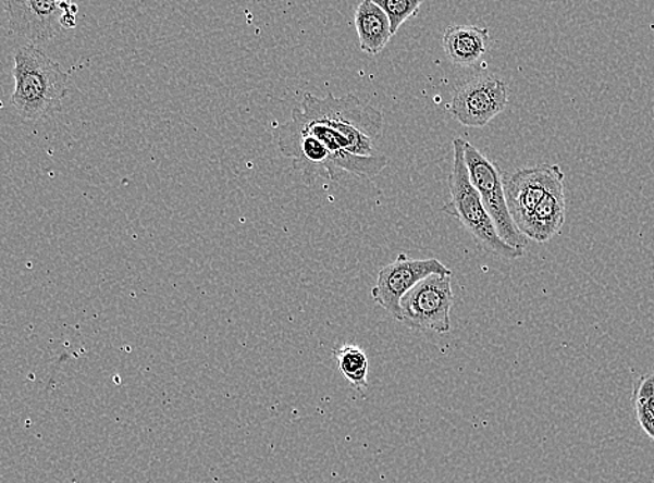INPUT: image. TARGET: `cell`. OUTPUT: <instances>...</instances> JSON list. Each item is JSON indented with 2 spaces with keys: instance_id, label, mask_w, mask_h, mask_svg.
Instances as JSON below:
<instances>
[{
  "instance_id": "14",
  "label": "cell",
  "mask_w": 654,
  "mask_h": 483,
  "mask_svg": "<svg viewBox=\"0 0 654 483\" xmlns=\"http://www.w3.org/2000/svg\"><path fill=\"white\" fill-rule=\"evenodd\" d=\"M374 3L386 13L393 37L408 18L417 16L422 7V0H374Z\"/></svg>"
},
{
  "instance_id": "11",
  "label": "cell",
  "mask_w": 654,
  "mask_h": 483,
  "mask_svg": "<svg viewBox=\"0 0 654 483\" xmlns=\"http://www.w3.org/2000/svg\"><path fill=\"white\" fill-rule=\"evenodd\" d=\"M489 28L466 24L451 26L443 34V49L448 61L457 66L469 67L477 64L491 49Z\"/></svg>"
},
{
  "instance_id": "6",
  "label": "cell",
  "mask_w": 654,
  "mask_h": 483,
  "mask_svg": "<svg viewBox=\"0 0 654 483\" xmlns=\"http://www.w3.org/2000/svg\"><path fill=\"white\" fill-rule=\"evenodd\" d=\"M433 275L452 276L453 273L436 258L411 259L406 253H402L396 261L379 271L377 285L372 288V298L379 307L399 322L402 320L399 302L403 297L419 282Z\"/></svg>"
},
{
  "instance_id": "3",
  "label": "cell",
  "mask_w": 654,
  "mask_h": 483,
  "mask_svg": "<svg viewBox=\"0 0 654 483\" xmlns=\"http://www.w3.org/2000/svg\"><path fill=\"white\" fill-rule=\"evenodd\" d=\"M464 143L466 141L462 138L453 141V168L448 177L451 201L443 207V212L457 219L482 250L503 259L521 258L523 251L508 246L498 236L492 218L483 207L481 196L469 181Z\"/></svg>"
},
{
  "instance_id": "4",
  "label": "cell",
  "mask_w": 654,
  "mask_h": 483,
  "mask_svg": "<svg viewBox=\"0 0 654 483\" xmlns=\"http://www.w3.org/2000/svg\"><path fill=\"white\" fill-rule=\"evenodd\" d=\"M464 157H466L469 181L481 196L483 207L492 218L498 236L508 246L519 251L526 250L529 240L518 231L508 211L501 169L468 141L464 143Z\"/></svg>"
},
{
  "instance_id": "15",
  "label": "cell",
  "mask_w": 654,
  "mask_h": 483,
  "mask_svg": "<svg viewBox=\"0 0 654 483\" xmlns=\"http://www.w3.org/2000/svg\"><path fill=\"white\" fill-rule=\"evenodd\" d=\"M654 382L653 375L643 376L636 386L633 393V401H636V410L639 425L645 431L646 435L654 441V410L649 405V392Z\"/></svg>"
},
{
  "instance_id": "10",
  "label": "cell",
  "mask_w": 654,
  "mask_h": 483,
  "mask_svg": "<svg viewBox=\"0 0 654 483\" xmlns=\"http://www.w3.org/2000/svg\"><path fill=\"white\" fill-rule=\"evenodd\" d=\"M566 191L557 188L533 208L532 212L517 223V228L535 243H547L560 234L566 222Z\"/></svg>"
},
{
  "instance_id": "5",
  "label": "cell",
  "mask_w": 654,
  "mask_h": 483,
  "mask_svg": "<svg viewBox=\"0 0 654 483\" xmlns=\"http://www.w3.org/2000/svg\"><path fill=\"white\" fill-rule=\"evenodd\" d=\"M453 304L452 276H429L403 297L399 322L414 331L446 335L452 331Z\"/></svg>"
},
{
  "instance_id": "13",
  "label": "cell",
  "mask_w": 654,
  "mask_h": 483,
  "mask_svg": "<svg viewBox=\"0 0 654 483\" xmlns=\"http://www.w3.org/2000/svg\"><path fill=\"white\" fill-rule=\"evenodd\" d=\"M338 370L357 391L368 387V357L361 348L354 345H344L334 350Z\"/></svg>"
},
{
  "instance_id": "1",
  "label": "cell",
  "mask_w": 654,
  "mask_h": 483,
  "mask_svg": "<svg viewBox=\"0 0 654 483\" xmlns=\"http://www.w3.org/2000/svg\"><path fill=\"white\" fill-rule=\"evenodd\" d=\"M384 116L353 94L323 98L307 92L292 117L277 129V148L304 173L341 181L343 173L372 181L387 166L377 151Z\"/></svg>"
},
{
  "instance_id": "9",
  "label": "cell",
  "mask_w": 654,
  "mask_h": 483,
  "mask_svg": "<svg viewBox=\"0 0 654 483\" xmlns=\"http://www.w3.org/2000/svg\"><path fill=\"white\" fill-rule=\"evenodd\" d=\"M70 2L53 0H26V2H4L9 27L14 34L22 35L28 41L44 44L62 32V18Z\"/></svg>"
},
{
  "instance_id": "2",
  "label": "cell",
  "mask_w": 654,
  "mask_h": 483,
  "mask_svg": "<svg viewBox=\"0 0 654 483\" xmlns=\"http://www.w3.org/2000/svg\"><path fill=\"white\" fill-rule=\"evenodd\" d=\"M13 77L12 104L24 121L48 117L69 94V73L37 45L14 53Z\"/></svg>"
},
{
  "instance_id": "8",
  "label": "cell",
  "mask_w": 654,
  "mask_h": 483,
  "mask_svg": "<svg viewBox=\"0 0 654 483\" xmlns=\"http://www.w3.org/2000/svg\"><path fill=\"white\" fill-rule=\"evenodd\" d=\"M563 169L558 164L542 163L522 168L504 178V193L514 223L521 221L547 194L564 187Z\"/></svg>"
},
{
  "instance_id": "7",
  "label": "cell",
  "mask_w": 654,
  "mask_h": 483,
  "mask_svg": "<svg viewBox=\"0 0 654 483\" xmlns=\"http://www.w3.org/2000/svg\"><path fill=\"white\" fill-rule=\"evenodd\" d=\"M508 103V87L503 78L488 74L469 79L452 99V116L466 127H484L498 116Z\"/></svg>"
},
{
  "instance_id": "12",
  "label": "cell",
  "mask_w": 654,
  "mask_h": 483,
  "mask_svg": "<svg viewBox=\"0 0 654 483\" xmlns=\"http://www.w3.org/2000/svg\"><path fill=\"white\" fill-rule=\"evenodd\" d=\"M354 23H356L359 48L369 57H377L391 42L393 37L391 23L386 13L374 3V0H363L358 4Z\"/></svg>"
}]
</instances>
